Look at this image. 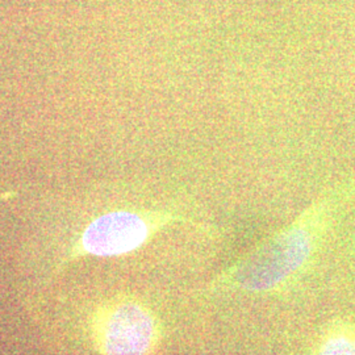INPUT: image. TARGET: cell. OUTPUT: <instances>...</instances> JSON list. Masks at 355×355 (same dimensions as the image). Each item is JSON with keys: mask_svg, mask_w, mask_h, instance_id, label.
Segmentation results:
<instances>
[{"mask_svg": "<svg viewBox=\"0 0 355 355\" xmlns=\"http://www.w3.org/2000/svg\"><path fill=\"white\" fill-rule=\"evenodd\" d=\"M313 355H355V321L347 316L333 318L322 328Z\"/></svg>", "mask_w": 355, "mask_h": 355, "instance_id": "obj_4", "label": "cell"}, {"mask_svg": "<svg viewBox=\"0 0 355 355\" xmlns=\"http://www.w3.org/2000/svg\"><path fill=\"white\" fill-rule=\"evenodd\" d=\"M355 192V183L330 191L286 228L245 254L212 283V290L265 293L283 288L311 262L334 217Z\"/></svg>", "mask_w": 355, "mask_h": 355, "instance_id": "obj_1", "label": "cell"}, {"mask_svg": "<svg viewBox=\"0 0 355 355\" xmlns=\"http://www.w3.org/2000/svg\"><path fill=\"white\" fill-rule=\"evenodd\" d=\"M186 221L171 212L114 211L95 218L78 240L74 255L117 257L132 253L167 225Z\"/></svg>", "mask_w": 355, "mask_h": 355, "instance_id": "obj_2", "label": "cell"}, {"mask_svg": "<svg viewBox=\"0 0 355 355\" xmlns=\"http://www.w3.org/2000/svg\"><path fill=\"white\" fill-rule=\"evenodd\" d=\"M159 336L152 311L129 296L103 305L94 320V338L102 355H150Z\"/></svg>", "mask_w": 355, "mask_h": 355, "instance_id": "obj_3", "label": "cell"}]
</instances>
